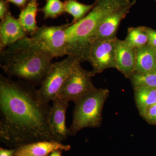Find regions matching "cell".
I'll use <instances>...</instances> for the list:
<instances>
[{
	"instance_id": "cell-25",
	"label": "cell",
	"mask_w": 156,
	"mask_h": 156,
	"mask_svg": "<svg viewBox=\"0 0 156 156\" xmlns=\"http://www.w3.org/2000/svg\"><path fill=\"white\" fill-rule=\"evenodd\" d=\"M16 148L8 150L0 148V156H14Z\"/></svg>"
},
{
	"instance_id": "cell-14",
	"label": "cell",
	"mask_w": 156,
	"mask_h": 156,
	"mask_svg": "<svg viewBox=\"0 0 156 156\" xmlns=\"http://www.w3.org/2000/svg\"><path fill=\"white\" fill-rule=\"evenodd\" d=\"M135 73L147 74L156 72V49L148 44L136 50Z\"/></svg>"
},
{
	"instance_id": "cell-4",
	"label": "cell",
	"mask_w": 156,
	"mask_h": 156,
	"mask_svg": "<svg viewBox=\"0 0 156 156\" xmlns=\"http://www.w3.org/2000/svg\"><path fill=\"white\" fill-rule=\"evenodd\" d=\"M109 94L108 89H97L88 92L75 103L69 136H75L84 128H97L102 122L104 105Z\"/></svg>"
},
{
	"instance_id": "cell-17",
	"label": "cell",
	"mask_w": 156,
	"mask_h": 156,
	"mask_svg": "<svg viewBox=\"0 0 156 156\" xmlns=\"http://www.w3.org/2000/svg\"><path fill=\"white\" fill-rule=\"evenodd\" d=\"M64 11L73 17V23L83 18L90 12L94 6L92 5H85L77 0H66L64 2Z\"/></svg>"
},
{
	"instance_id": "cell-21",
	"label": "cell",
	"mask_w": 156,
	"mask_h": 156,
	"mask_svg": "<svg viewBox=\"0 0 156 156\" xmlns=\"http://www.w3.org/2000/svg\"><path fill=\"white\" fill-rule=\"evenodd\" d=\"M143 118L149 124L156 126V103L147 109Z\"/></svg>"
},
{
	"instance_id": "cell-28",
	"label": "cell",
	"mask_w": 156,
	"mask_h": 156,
	"mask_svg": "<svg viewBox=\"0 0 156 156\" xmlns=\"http://www.w3.org/2000/svg\"></svg>"
},
{
	"instance_id": "cell-11",
	"label": "cell",
	"mask_w": 156,
	"mask_h": 156,
	"mask_svg": "<svg viewBox=\"0 0 156 156\" xmlns=\"http://www.w3.org/2000/svg\"><path fill=\"white\" fill-rule=\"evenodd\" d=\"M136 50L126 41L117 39L115 46L117 69L128 79L135 72Z\"/></svg>"
},
{
	"instance_id": "cell-12",
	"label": "cell",
	"mask_w": 156,
	"mask_h": 156,
	"mask_svg": "<svg viewBox=\"0 0 156 156\" xmlns=\"http://www.w3.org/2000/svg\"><path fill=\"white\" fill-rule=\"evenodd\" d=\"M27 37L18 19L9 12L0 23V50Z\"/></svg>"
},
{
	"instance_id": "cell-20",
	"label": "cell",
	"mask_w": 156,
	"mask_h": 156,
	"mask_svg": "<svg viewBox=\"0 0 156 156\" xmlns=\"http://www.w3.org/2000/svg\"><path fill=\"white\" fill-rule=\"evenodd\" d=\"M130 79L134 89L141 87L156 88V72L147 74L134 73Z\"/></svg>"
},
{
	"instance_id": "cell-10",
	"label": "cell",
	"mask_w": 156,
	"mask_h": 156,
	"mask_svg": "<svg viewBox=\"0 0 156 156\" xmlns=\"http://www.w3.org/2000/svg\"><path fill=\"white\" fill-rule=\"evenodd\" d=\"M52 101L53 105L51 106L50 116V125L53 133L62 142L69 136L66 119L69 102L58 97Z\"/></svg>"
},
{
	"instance_id": "cell-13",
	"label": "cell",
	"mask_w": 156,
	"mask_h": 156,
	"mask_svg": "<svg viewBox=\"0 0 156 156\" xmlns=\"http://www.w3.org/2000/svg\"><path fill=\"white\" fill-rule=\"evenodd\" d=\"M15 148L14 156H49L54 151H69L71 146L55 140H43L27 144Z\"/></svg>"
},
{
	"instance_id": "cell-19",
	"label": "cell",
	"mask_w": 156,
	"mask_h": 156,
	"mask_svg": "<svg viewBox=\"0 0 156 156\" xmlns=\"http://www.w3.org/2000/svg\"><path fill=\"white\" fill-rule=\"evenodd\" d=\"M40 11L44 14L45 19H54L65 12L64 2L61 0H47L46 5Z\"/></svg>"
},
{
	"instance_id": "cell-6",
	"label": "cell",
	"mask_w": 156,
	"mask_h": 156,
	"mask_svg": "<svg viewBox=\"0 0 156 156\" xmlns=\"http://www.w3.org/2000/svg\"><path fill=\"white\" fill-rule=\"evenodd\" d=\"M80 64L78 62L76 64L56 97L74 102L96 89L92 82V72L83 69Z\"/></svg>"
},
{
	"instance_id": "cell-23",
	"label": "cell",
	"mask_w": 156,
	"mask_h": 156,
	"mask_svg": "<svg viewBox=\"0 0 156 156\" xmlns=\"http://www.w3.org/2000/svg\"><path fill=\"white\" fill-rule=\"evenodd\" d=\"M9 2L6 0H0V19L2 20L9 12Z\"/></svg>"
},
{
	"instance_id": "cell-1",
	"label": "cell",
	"mask_w": 156,
	"mask_h": 156,
	"mask_svg": "<svg viewBox=\"0 0 156 156\" xmlns=\"http://www.w3.org/2000/svg\"><path fill=\"white\" fill-rule=\"evenodd\" d=\"M35 87L0 75V140L9 147L43 140L61 142L50 126L51 106L39 101Z\"/></svg>"
},
{
	"instance_id": "cell-7",
	"label": "cell",
	"mask_w": 156,
	"mask_h": 156,
	"mask_svg": "<svg viewBox=\"0 0 156 156\" xmlns=\"http://www.w3.org/2000/svg\"><path fill=\"white\" fill-rule=\"evenodd\" d=\"M69 24L56 26L43 25L31 37L54 58L62 57L67 55L66 29Z\"/></svg>"
},
{
	"instance_id": "cell-16",
	"label": "cell",
	"mask_w": 156,
	"mask_h": 156,
	"mask_svg": "<svg viewBox=\"0 0 156 156\" xmlns=\"http://www.w3.org/2000/svg\"><path fill=\"white\" fill-rule=\"evenodd\" d=\"M134 89L136 107L143 117L147 109L156 103V88L141 87Z\"/></svg>"
},
{
	"instance_id": "cell-3",
	"label": "cell",
	"mask_w": 156,
	"mask_h": 156,
	"mask_svg": "<svg viewBox=\"0 0 156 156\" xmlns=\"http://www.w3.org/2000/svg\"><path fill=\"white\" fill-rule=\"evenodd\" d=\"M131 0H95L93 9L80 21L66 29V53L81 62L88 61L90 46L102 20Z\"/></svg>"
},
{
	"instance_id": "cell-26",
	"label": "cell",
	"mask_w": 156,
	"mask_h": 156,
	"mask_svg": "<svg viewBox=\"0 0 156 156\" xmlns=\"http://www.w3.org/2000/svg\"><path fill=\"white\" fill-rule=\"evenodd\" d=\"M49 156H62L61 152L60 151H54L49 155Z\"/></svg>"
},
{
	"instance_id": "cell-27",
	"label": "cell",
	"mask_w": 156,
	"mask_h": 156,
	"mask_svg": "<svg viewBox=\"0 0 156 156\" xmlns=\"http://www.w3.org/2000/svg\"><path fill=\"white\" fill-rule=\"evenodd\" d=\"M33 1H37V0H33Z\"/></svg>"
},
{
	"instance_id": "cell-24",
	"label": "cell",
	"mask_w": 156,
	"mask_h": 156,
	"mask_svg": "<svg viewBox=\"0 0 156 156\" xmlns=\"http://www.w3.org/2000/svg\"><path fill=\"white\" fill-rule=\"evenodd\" d=\"M9 3H12L14 5L21 8L23 9L27 5V0H6Z\"/></svg>"
},
{
	"instance_id": "cell-18",
	"label": "cell",
	"mask_w": 156,
	"mask_h": 156,
	"mask_svg": "<svg viewBox=\"0 0 156 156\" xmlns=\"http://www.w3.org/2000/svg\"><path fill=\"white\" fill-rule=\"evenodd\" d=\"M125 41L128 45L136 49L144 47L148 44L147 27H129Z\"/></svg>"
},
{
	"instance_id": "cell-5",
	"label": "cell",
	"mask_w": 156,
	"mask_h": 156,
	"mask_svg": "<svg viewBox=\"0 0 156 156\" xmlns=\"http://www.w3.org/2000/svg\"><path fill=\"white\" fill-rule=\"evenodd\" d=\"M78 62H80L72 56H67L62 61L52 63L41 87L37 90V96L40 102L49 104L56 98Z\"/></svg>"
},
{
	"instance_id": "cell-9",
	"label": "cell",
	"mask_w": 156,
	"mask_h": 156,
	"mask_svg": "<svg viewBox=\"0 0 156 156\" xmlns=\"http://www.w3.org/2000/svg\"><path fill=\"white\" fill-rule=\"evenodd\" d=\"M136 3V0H131L130 2L116 9L105 17L98 27L95 41L116 38L117 31L122 20L126 17Z\"/></svg>"
},
{
	"instance_id": "cell-29",
	"label": "cell",
	"mask_w": 156,
	"mask_h": 156,
	"mask_svg": "<svg viewBox=\"0 0 156 156\" xmlns=\"http://www.w3.org/2000/svg\"><path fill=\"white\" fill-rule=\"evenodd\" d=\"M155 1H156V0H155Z\"/></svg>"
},
{
	"instance_id": "cell-15",
	"label": "cell",
	"mask_w": 156,
	"mask_h": 156,
	"mask_svg": "<svg viewBox=\"0 0 156 156\" xmlns=\"http://www.w3.org/2000/svg\"><path fill=\"white\" fill-rule=\"evenodd\" d=\"M37 1L30 0L26 6L22 9L18 20L23 30L27 34L32 36L39 27L37 25L36 17L38 9Z\"/></svg>"
},
{
	"instance_id": "cell-2",
	"label": "cell",
	"mask_w": 156,
	"mask_h": 156,
	"mask_svg": "<svg viewBox=\"0 0 156 156\" xmlns=\"http://www.w3.org/2000/svg\"><path fill=\"white\" fill-rule=\"evenodd\" d=\"M54 58L31 37H27L0 50V66L9 77L41 86Z\"/></svg>"
},
{
	"instance_id": "cell-22",
	"label": "cell",
	"mask_w": 156,
	"mask_h": 156,
	"mask_svg": "<svg viewBox=\"0 0 156 156\" xmlns=\"http://www.w3.org/2000/svg\"><path fill=\"white\" fill-rule=\"evenodd\" d=\"M148 33L147 44L156 49V30L147 27Z\"/></svg>"
},
{
	"instance_id": "cell-8",
	"label": "cell",
	"mask_w": 156,
	"mask_h": 156,
	"mask_svg": "<svg viewBox=\"0 0 156 156\" xmlns=\"http://www.w3.org/2000/svg\"><path fill=\"white\" fill-rule=\"evenodd\" d=\"M117 39L96 40L91 44L87 62L92 65L91 72L93 76L108 69H117L115 46Z\"/></svg>"
}]
</instances>
